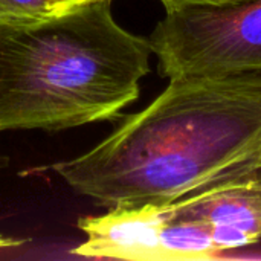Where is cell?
Segmentation results:
<instances>
[{"instance_id":"obj_9","label":"cell","mask_w":261,"mask_h":261,"mask_svg":"<svg viewBox=\"0 0 261 261\" xmlns=\"http://www.w3.org/2000/svg\"><path fill=\"white\" fill-rule=\"evenodd\" d=\"M23 243H24V240L0 236V249H6V248H15V246H20V245H23Z\"/></svg>"},{"instance_id":"obj_2","label":"cell","mask_w":261,"mask_h":261,"mask_svg":"<svg viewBox=\"0 0 261 261\" xmlns=\"http://www.w3.org/2000/svg\"><path fill=\"white\" fill-rule=\"evenodd\" d=\"M112 2L0 23V132L115 121L138 99L153 52L147 38L118 24Z\"/></svg>"},{"instance_id":"obj_10","label":"cell","mask_w":261,"mask_h":261,"mask_svg":"<svg viewBox=\"0 0 261 261\" xmlns=\"http://www.w3.org/2000/svg\"><path fill=\"white\" fill-rule=\"evenodd\" d=\"M50 2H54L58 8H66V6L80 3V2H83V0H50Z\"/></svg>"},{"instance_id":"obj_6","label":"cell","mask_w":261,"mask_h":261,"mask_svg":"<svg viewBox=\"0 0 261 261\" xmlns=\"http://www.w3.org/2000/svg\"><path fill=\"white\" fill-rule=\"evenodd\" d=\"M162 261H205L219 258L223 252L217 246L211 229L196 220L168 216L161 232Z\"/></svg>"},{"instance_id":"obj_7","label":"cell","mask_w":261,"mask_h":261,"mask_svg":"<svg viewBox=\"0 0 261 261\" xmlns=\"http://www.w3.org/2000/svg\"><path fill=\"white\" fill-rule=\"evenodd\" d=\"M58 9L50 0H0V23L38 21Z\"/></svg>"},{"instance_id":"obj_8","label":"cell","mask_w":261,"mask_h":261,"mask_svg":"<svg viewBox=\"0 0 261 261\" xmlns=\"http://www.w3.org/2000/svg\"><path fill=\"white\" fill-rule=\"evenodd\" d=\"M165 12L177 11L185 8H210V9H222V8H234L245 5L251 0H159Z\"/></svg>"},{"instance_id":"obj_1","label":"cell","mask_w":261,"mask_h":261,"mask_svg":"<svg viewBox=\"0 0 261 261\" xmlns=\"http://www.w3.org/2000/svg\"><path fill=\"white\" fill-rule=\"evenodd\" d=\"M54 171L99 206H167L261 170V72L184 75Z\"/></svg>"},{"instance_id":"obj_4","label":"cell","mask_w":261,"mask_h":261,"mask_svg":"<svg viewBox=\"0 0 261 261\" xmlns=\"http://www.w3.org/2000/svg\"><path fill=\"white\" fill-rule=\"evenodd\" d=\"M168 216L206 225L225 254L261 240V170L168 205Z\"/></svg>"},{"instance_id":"obj_5","label":"cell","mask_w":261,"mask_h":261,"mask_svg":"<svg viewBox=\"0 0 261 261\" xmlns=\"http://www.w3.org/2000/svg\"><path fill=\"white\" fill-rule=\"evenodd\" d=\"M167 206H118L109 208L104 216L81 217L78 228L87 240L73 249V254L93 258L162 261L161 232Z\"/></svg>"},{"instance_id":"obj_3","label":"cell","mask_w":261,"mask_h":261,"mask_svg":"<svg viewBox=\"0 0 261 261\" xmlns=\"http://www.w3.org/2000/svg\"><path fill=\"white\" fill-rule=\"evenodd\" d=\"M147 40L167 78L261 72V0L168 11Z\"/></svg>"}]
</instances>
